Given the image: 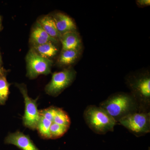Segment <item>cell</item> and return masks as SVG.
I'll list each match as a JSON object with an SVG mask.
<instances>
[{
	"instance_id": "1",
	"label": "cell",
	"mask_w": 150,
	"mask_h": 150,
	"mask_svg": "<svg viewBox=\"0 0 150 150\" xmlns=\"http://www.w3.org/2000/svg\"><path fill=\"white\" fill-rule=\"evenodd\" d=\"M126 83L138 105L139 112H150V73L142 70L126 76Z\"/></svg>"
},
{
	"instance_id": "2",
	"label": "cell",
	"mask_w": 150,
	"mask_h": 150,
	"mask_svg": "<svg viewBox=\"0 0 150 150\" xmlns=\"http://www.w3.org/2000/svg\"><path fill=\"white\" fill-rule=\"evenodd\" d=\"M100 107L114 118L117 123L126 115L139 111L138 105L130 93L112 94L100 103Z\"/></svg>"
},
{
	"instance_id": "3",
	"label": "cell",
	"mask_w": 150,
	"mask_h": 150,
	"mask_svg": "<svg viewBox=\"0 0 150 150\" xmlns=\"http://www.w3.org/2000/svg\"><path fill=\"white\" fill-rule=\"evenodd\" d=\"M83 117L86 124L96 134H105L113 131L118 123L100 106L88 105L85 109Z\"/></svg>"
},
{
	"instance_id": "4",
	"label": "cell",
	"mask_w": 150,
	"mask_h": 150,
	"mask_svg": "<svg viewBox=\"0 0 150 150\" xmlns=\"http://www.w3.org/2000/svg\"><path fill=\"white\" fill-rule=\"evenodd\" d=\"M118 123L136 137H142L150 133V112H133L121 118Z\"/></svg>"
},
{
	"instance_id": "5",
	"label": "cell",
	"mask_w": 150,
	"mask_h": 150,
	"mask_svg": "<svg viewBox=\"0 0 150 150\" xmlns=\"http://www.w3.org/2000/svg\"><path fill=\"white\" fill-rule=\"evenodd\" d=\"M25 60L27 76L30 79H35L39 75H48L51 73L53 61L40 56L32 48L28 53Z\"/></svg>"
},
{
	"instance_id": "6",
	"label": "cell",
	"mask_w": 150,
	"mask_h": 150,
	"mask_svg": "<svg viewBox=\"0 0 150 150\" xmlns=\"http://www.w3.org/2000/svg\"><path fill=\"white\" fill-rule=\"evenodd\" d=\"M76 76V72L72 68L54 73L51 81L45 87V91L51 96H58L71 84Z\"/></svg>"
},
{
	"instance_id": "7",
	"label": "cell",
	"mask_w": 150,
	"mask_h": 150,
	"mask_svg": "<svg viewBox=\"0 0 150 150\" xmlns=\"http://www.w3.org/2000/svg\"><path fill=\"white\" fill-rule=\"evenodd\" d=\"M22 94L25 102V112L23 117L24 126L30 129H36L40 118V112L37 108V99H33L28 96L27 88L24 84L16 85Z\"/></svg>"
},
{
	"instance_id": "8",
	"label": "cell",
	"mask_w": 150,
	"mask_h": 150,
	"mask_svg": "<svg viewBox=\"0 0 150 150\" xmlns=\"http://www.w3.org/2000/svg\"><path fill=\"white\" fill-rule=\"evenodd\" d=\"M4 142L8 144L14 145L21 150H39L28 136L18 131L9 134Z\"/></svg>"
},
{
	"instance_id": "9",
	"label": "cell",
	"mask_w": 150,
	"mask_h": 150,
	"mask_svg": "<svg viewBox=\"0 0 150 150\" xmlns=\"http://www.w3.org/2000/svg\"><path fill=\"white\" fill-rule=\"evenodd\" d=\"M52 16L55 21L57 29L61 35L71 31H76V26L74 21L69 16L59 12Z\"/></svg>"
},
{
	"instance_id": "10",
	"label": "cell",
	"mask_w": 150,
	"mask_h": 150,
	"mask_svg": "<svg viewBox=\"0 0 150 150\" xmlns=\"http://www.w3.org/2000/svg\"><path fill=\"white\" fill-rule=\"evenodd\" d=\"M30 40L33 46H38L48 42H52L56 44L59 41L48 35L38 22L33 28L30 34Z\"/></svg>"
},
{
	"instance_id": "11",
	"label": "cell",
	"mask_w": 150,
	"mask_h": 150,
	"mask_svg": "<svg viewBox=\"0 0 150 150\" xmlns=\"http://www.w3.org/2000/svg\"><path fill=\"white\" fill-rule=\"evenodd\" d=\"M60 41L62 44V50H81V40L76 31H71L62 34Z\"/></svg>"
},
{
	"instance_id": "12",
	"label": "cell",
	"mask_w": 150,
	"mask_h": 150,
	"mask_svg": "<svg viewBox=\"0 0 150 150\" xmlns=\"http://www.w3.org/2000/svg\"><path fill=\"white\" fill-rule=\"evenodd\" d=\"M41 27L51 37L60 41L61 35L56 28L55 21L52 16L43 17L38 21Z\"/></svg>"
},
{
	"instance_id": "13",
	"label": "cell",
	"mask_w": 150,
	"mask_h": 150,
	"mask_svg": "<svg viewBox=\"0 0 150 150\" xmlns=\"http://www.w3.org/2000/svg\"><path fill=\"white\" fill-rule=\"evenodd\" d=\"M80 52L81 50H62L57 62L61 66L72 64L79 58Z\"/></svg>"
},
{
	"instance_id": "14",
	"label": "cell",
	"mask_w": 150,
	"mask_h": 150,
	"mask_svg": "<svg viewBox=\"0 0 150 150\" xmlns=\"http://www.w3.org/2000/svg\"><path fill=\"white\" fill-rule=\"evenodd\" d=\"M55 43L48 42L38 46H33L32 48L40 56L50 59L56 56L58 52V48Z\"/></svg>"
},
{
	"instance_id": "15",
	"label": "cell",
	"mask_w": 150,
	"mask_h": 150,
	"mask_svg": "<svg viewBox=\"0 0 150 150\" xmlns=\"http://www.w3.org/2000/svg\"><path fill=\"white\" fill-rule=\"evenodd\" d=\"M53 121L40 116L36 129L41 137L44 139H50V128Z\"/></svg>"
},
{
	"instance_id": "16",
	"label": "cell",
	"mask_w": 150,
	"mask_h": 150,
	"mask_svg": "<svg viewBox=\"0 0 150 150\" xmlns=\"http://www.w3.org/2000/svg\"><path fill=\"white\" fill-rule=\"evenodd\" d=\"M10 84L4 75L0 76V105H4L8 98Z\"/></svg>"
},
{
	"instance_id": "17",
	"label": "cell",
	"mask_w": 150,
	"mask_h": 150,
	"mask_svg": "<svg viewBox=\"0 0 150 150\" xmlns=\"http://www.w3.org/2000/svg\"><path fill=\"white\" fill-rule=\"evenodd\" d=\"M53 122L59 124L70 127L71 120L67 112L62 108H56V113L54 116Z\"/></svg>"
},
{
	"instance_id": "18",
	"label": "cell",
	"mask_w": 150,
	"mask_h": 150,
	"mask_svg": "<svg viewBox=\"0 0 150 150\" xmlns=\"http://www.w3.org/2000/svg\"><path fill=\"white\" fill-rule=\"evenodd\" d=\"M69 126L59 125L53 122L50 128L51 139H56L63 136L68 131Z\"/></svg>"
},
{
	"instance_id": "19",
	"label": "cell",
	"mask_w": 150,
	"mask_h": 150,
	"mask_svg": "<svg viewBox=\"0 0 150 150\" xmlns=\"http://www.w3.org/2000/svg\"><path fill=\"white\" fill-rule=\"evenodd\" d=\"M137 5L140 8H144L150 5V0H137Z\"/></svg>"
},
{
	"instance_id": "20",
	"label": "cell",
	"mask_w": 150,
	"mask_h": 150,
	"mask_svg": "<svg viewBox=\"0 0 150 150\" xmlns=\"http://www.w3.org/2000/svg\"><path fill=\"white\" fill-rule=\"evenodd\" d=\"M4 75L3 74L2 70L1 68V66H0V76Z\"/></svg>"
},
{
	"instance_id": "21",
	"label": "cell",
	"mask_w": 150,
	"mask_h": 150,
	"mask_svg": "<svg viewBox=\"0 0 150 150\" xmlns=\"http://www.w3.org/2000/svg\"><path fill=\"white\" fill-rule=\"evenodd\" d=\"M1 18L0 17V30L1 29Z\"/></svg>"
},
{
	"instance_id": "22",
	"label": "cell",
	"mask_w": 150,
	"mask_h": 150,
	"mask_svg": "<svg viewBox=\"0 0 150 150\" xmlns=\"http://www.w3.org/2000/svg\"><path fill=\"white\" fill-rule=\"evenodd\" d=\"M1 55H0V64H1Z\"/></svg>"
}]
</instances>
